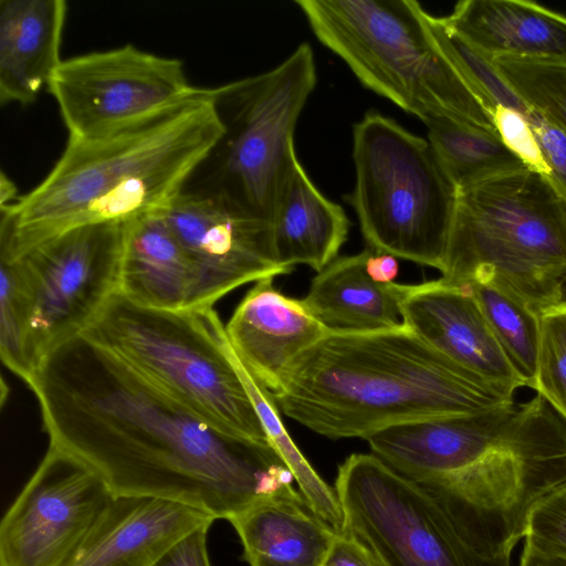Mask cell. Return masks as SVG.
<instances>
[{
	"label": "cell",
	"mask_w": 566,
	"mask_h": 566,
	"mask_svg": "<svg viewBox=\"0 0 566 566\" xmlns=\"http://www.w3.org/2000/svg\"><path fill=\"white\" fill-rule=\"evenodd\" d=\"M368 247L355 255L336 258L313 279L302 298L331 332H371L406 326L403 284L379 283L367 271Z\"/></svg>",
	"instance_id": "603a6c76"
},
{
	"label": "cell",
	"mask_w": 566,
	"mask_h": 566,
	"mask_svg": "<svg viewBox=\"0 0 566 566\" xmlns=\"http://www.w3.org/2000/svg\"><path fill=\"white\" fill-rule=\"evenodd\" d=\"M526 120L551 168L556 188L566 197V134L533 109Z\"/></svg>",
	"instance_id": "d6a6232c"
},
{
	"label": "cell",
	"mask_w": 566,
	"mask_h": 566,
	"mask_svg": "<svg viewBox=\"0 0 566 566\" xmlns=\"http://www.w3.org/2000/svg\"><path fill=\"white\" fill-rule=\"evenodd\" d=\"M323 566H381L370 551L347 532L336 534Z\"/></svg>",
	"instance_id": "e575fe53"
},
{
	"label": "cell",
	"mask_w": 566,
	"mask_h": 566,
	"mask_svg": "<svg viewBox=\"0 0 566 566\" xmlns=\"http://www.w3.org/2000/svg\"><path fill=\"white\" fill-rule=\"evenodd\" d=\"M123 223L70 230L14 259L29 304L28 353L33 374L42 359L82 335L118 293Z\"/></svg>",
	"instance_id": "8fae6325"
},
{
	"label": "cell",
	"mask_w": 566,
	"mask_h": 566,
	"mask_svg": "<svg viewBox=\"0 0 566 566\" xmlns=\"http://www.w3.org/2000/svg\"><path fill=\"white\" fill-rule=\"evenodd\" d=\"M91 465L50 444L0 525V566H69L115 500Z\"/></svg>",
	"instance_id": "4fadbf2b"
},
{
	"label": "cell",
	"mask_w": 566,
	"mask_h": 566,
	"mask_svg": "<svg viewBox=\"0 0 566 566\" xmlns=\"http://www.w3.org/2000/svg\"><path fill=\"white\" fill-rule=\"evenodd\" d=\"M1 261L0 354L3 364L25 384L33 369L28 353L29 304L11 262Z\"/></svg>",
	"instance_id": "f546056e"
},
{
	"label": "cell",
	"mask_w": 566,
	"mask_h": 566,
	"mask_svg": "<svg viewBox=\"0 0 566 566\" xmlns=\"http://www.w3.org/2000/svg\"><path fill=\"white\" fill-rule=\"evenodd\" d=\"M229 522L251 566H323L338 534L294 489L256 502Z\"/></svg>",
	"instance_id": "44dd1931"
},
{
	"label": "cell",
	"mask_w": 566,
	"mask_h": 566,
	"mask_svg": "<svg viewBox=\"0 0 566 566\" xmlns=\"http://www.w3.org/2000/svg\"><path fill=\"white\" fill-rule=\"evenodd\" d=\"M348 230L344 209L315 187L295 155L272 219L277 262L290 270L306 264L318 273L336 259Z\"/></svg>",
	"instance_id": "7402d4cb"
},
{
	"label": "cell",
	"mask_w": 566,
	"mask_h": 566,
	"mask_svg": "<svg viewBox=\"0 0 566 566\" xmlns=\"http://www.w3.org/2000/svg\"><path fill=\"white\" fill-rule=\"evenodd\" d=\"M14 182L3 172L0 175V208L14 202L19 197Z\"/></svg>",
	"instance_id": "74e56055"
},
{
	"label": "cell",
	"mask_w": 566,
	"mask_h": 566,
	"mask_svg": "<svg viewBox=\"0 0 566 566\" xmlns=\"http://www.w3.org/2000/svg\"><path fill=\"white\" fill-rule=\"evenodd\" d=\"M396 259L397 258L391 254L379 252L370 248L366 263L368 274L376 282L392 283L399 269Z\"/></svg>",
	"instance_id": "d590c367"
},
{
	"label": "cell",
	"mask_w": 566,
	"mask_h": 566,
	"mask_svg": "<svg viewBox=\"0 0 566 566\" xmlns=\"http://www.w3.org/2000/svg\"><path fill=\"white\" fill-rule=\"evenodd\" d=\"M446 23L491 59H566V15L527 0H463Z\"/></svg>",
	"instance_id": "ffe728a7"
},
{
	"label": "cell",
	"mask_w": 566,
	"mask_h": 566,
	"mask_svg": "<svg viewBox=\"0 0 566 566\" xmlns=\"http://www.w3.org/2000/svg\"><path fill=\"white\" fill-rule=\"evenodd\" d=\"M493 122L504 145L524 166L554 182L551 168L526 118L512 108L496 106Z\"/></svg>",
	"instance_id": "1f68e13d"
},
{
	"label": "cell",
	"mask_w": 566,
	"mask_h": 566,
	"mask_svg": "<svg viewBox=\"0 0 566 566\" xmlns=\"http://www.w3.org/2000/svg\"><path fill=\"white\" fill-rule=\"evenodd\" d=\"M210 526H201L171 545L151 566H211L207 534Z\"/></svg>",
	"instance_id": "836d02e7"
},
{
	"label": "cell",
	"mask_w": 566,
	"mask_h": 566,
	"mask_svg": "<svg viewBox=\"0 0 566 566\" xmlns=\"http://www.w3.org/2000/svg\"><path fill=\"white\" fill-rule=\"evenodd\" d=\"M224 331L237 357L271 392L294 361L331 332L302 300L281 293L272 277L255 282Z\"/></svg>",
	"instance_id": "2e32d148"
},
{
	"label": "cell",
	"mask_w": 566,
	"mask_h": 566,
	"mask_svg": "<svg viewBox=\"0 0 566 566\" xmlns=\"http://www.w3.org/2000/svg\"><path fill=\"white\" fill-rule=\"evenodd\" d=\"M442 279L488 283L541 310L566 284V197L522 168L458 191Z\"/></svg>",
	"instance_id": "5b68a950"
},
{
	"label": "cell",
	"mask_w": 566,
	"mask_h": 566,
	"mask_svg": "<svg viewBox=\"0 0 566 566\" xmlns=\"http://www.w3.org/2000/svg\"><path fill=\"white\" fill-rule=\"evenodd\" d=\"M197 270L161 212L123 223L118 294L144 307L192 308Z\"/></svg>",
	"instance_id": "ac0fdd59"
},
{
	"label": "cell",
	"mask_w": 566,
	"mask_h": 566,
	"mask_svg": "<svg viewBox=\"0 0 566 566\" xmlns=\"http://www.w3.org/2000/svg\"><path fill=\"white\" fill-rule=\"evenodd\" d=\"M83 335L214 427L270 444L213 306L149 308L116 293Z\"/></svg>",
	"instance_id": "8992f818"
},
{
	"label": "cell",
	"mask_w": 566,
	"mask_h": 566,
	"mask_svg": "<svg viewBox=\"0 0 566 566\" xmlns=\"http://www.w3.org/2000/svg\"><path fill=\"white\" fill-rule=\"evenodd\" d=\"M226 132L213 88L91 139L69 138L46 177L0 208V256L14 259L70 230L160 212Z\"/></svg>",
	"instance_id": "3957f363"
},
{
	"label": "cell",
	"mask_w": 566,
	"mask_h": 566,
	"mask_svg": "<svg viewBox=\"0 0 566 566\" xmlns=\"http://www.w3.org/2000/svg\"><path fill=\"white\" fill-rule=\"evenodd\" d=\"M160 212L195 263V307L213 306L243 284L292 271L276 260L272 223L239 209L212 187L184 190Z\"/></svg>",
	"instance_id": "5bb4252c"
},
{
	"label": "cell",
	"mask_w": 566,
	"mask_h": 566,
	"mask_svg": "<svg viewBox=\"0 0 566 566\" xmlns=\"http://www.w3.org/2000/svg\"><path fill=\"white\" fill-rule=\"evenodd\" d=\"M405 324L475 378L516 392L527 387L495 339L469 284L444 279L406 285Z\"/></svg>",
	"instance_id": "9a60e30c"
},
{
	"label": "cell",
	"mask_w": 566,
	"mask_h": 566,
	"mask_svg": "<svg viewBox=\"0 0 566 566\" xmlns=\"http://www.w3.org/2000/svg\"><path fill=\"white\" fill-rule=\"evenodd\" d=\"M526 105L566 134V59H493Z\"/></svg>",
	"instance_id": "83f0119b"
},
{
	"label": "cell",
	"mask_w": 566,
	"mask_h": 566,
	"mask_svg": "<svg viewBox=\"0 0 566 566\" xmlns=\"http://www.w3.org/2000/svg\"><path fill=\"white\" fill-rule=\"evenodd\" d=\"M316 81L313 50L302 43L274 69L213 88L226 132L213 151L212 188L260 220L272 223L296 155V123Z\"/></svg>",
	"instance_id": "9c48e42d"
},
{
	"label": "cell",
	"mask_w": 566,
	"mask_h": 566,
	"mask_svg": "<svg viewBox=\"0 0 566 566\" xmlns=\"http://www.w3.org/2000/svg\"><path fill=\"white\" fill-rule=\"evenodd\" d=\"M524 538L539 552L566 557V484L535 506Z\"/></svg>",
	"instance_id": "4dcf8cb0"
},
{
	"label": "cell",
	"mask_w": 566,
	"mask_h": 566,
	"mask_svg": "<svg viewBox=\"0 0 566 566\" xmlns=\"http://www.w3.org/2000/svg\"><path fill=\"white\" fill-rule=\"evenodd\" d=\"M424 17L442 53L492 115L496 106L512 108L525 118L530 115L532 109L509 85L493 59L453 31L443 18L433 17L427 11Z\"/></svg>",
	"instance_id": "4316f807"
},
{
	"label": "cell",
	"mask_w": 566,
	"mask_h": 566,
	"mask_svg": "<svg viewBox=\"0 0 566 566\" xmlns=\"http://www.w3.org/2000/svg\"><path fill=\"white\" fill-rule=\"evenodd\" d=\"M67 3L0 1V104L29 105L60 66Z\"/></svg>",
	"instance_id": "d6986e66"
},
{
	"label": "cell",
	"mask_w": 566,
	"mask_h": 566,
	"mask_svg": "<svg viewBox=\"0 0 566 566\" xmlns=\"http://www.w3.org/2000/svg\"><path fill=\"white\" fill-rule=\"evenodd\" d=\"M271 394L284 415L331 439H367L391 426L515 401L514 391L470 375L407 325L329 332Z\"/></svg>",
	"instance_id": "277c9868"
},
{
	"label": "cell",
	"mask_w": 566,
	"mask_h": 566,
	"mask_svg": "<svg viewBox=\"0 0 566 566\" xmlns=\"http://www.w3.org/2000/svg\"><path fill=\"white\" fill-rule=\"evenodd\" d=\"M563 301H566V284H565L564 291H563Z\"/></svg>",
	"instance_id": "f35d334b"
},
{
	"label": "cell",
	"mask_w": 566,
	"mask_h": 566,
	"mask_svg": "<svg viewBox=\"0 0 566 566\" xmlns=\"http://www.w3.org/2000/svg\"><path fill=\"white\" fill-rule=\"evenodd\" d=\"M230 349L268 440L292 472L302 497L308 507L336 533L344 532V513L336 492L316 473L292 440L281 420L279 407L271 391L247 369L231 347Z\"/></svg>",
	"instance_id": "d4e9b609"
},
{
	"label": "cell",
	"mask_w": 566,
	"mask_h": 566,
	"mask_svg": "<svg viewBox=\"0 0 566 566\" xmlns=\"http://www.w3.org/2000/svg\"><path fill=\"white\" fill-rule=\"evenodd\" d=\"M467 284L505 356L526 386L532 388L539 339L538 312L495 285Z\"/></svg>",
	"instance_id": "484cf974"
},
{
	"label": "cell",
	"mask_w": 566,
	"mask_h": 566,
	"mask_svg": "<svg viewBox=\"0 0 566 566\" xmlns=\"http://www.w3.org/2000/svg\"><path fill=\"white\" fill-rule=\"evenodd\" d=\"M366 440L490 557L511 556L535 506L566 484V420L537 394L485 412L391 426Z\"/></svg>",
	"instance_id": "7a4b0ae2"
},
{
	"label": "cell",
	"mask_w": 566,
	"mask_h": 566,
	"mask_svg": "<svg viewBox=\"0 0 566 566\" xmlns=\"http://www.w3.org/2000/svg\"><path fill=\"white\" fill-rule=\"evenodd\" d=\"M317 40L376 94L495 130L493 116L436 43L415 0H296Z\"/></svg>",
	"instance_id": "52a82bcc"
},
{
	"label": "cell",
	"mask_w": 566,
	"mask_h": 566,
	"mask_svg": "<svg viewBox=\"0 0 566 566\" xmlns=\"http://www.w3.org/2000/svg\"><path fill=\"white\" fill-rule=\"evenodd\" d=\"M214 520L180 503L116 496L69 566H151L185 535Z\"/></svg>",
	"instance_id": "e0dca14e"
},
{
	"label": "cell",
	"mask_w": 566,
	"mask_h": 566,
	"mask_svg": "<svg viewBox=\"0 0 566 566\" xmlns=\"http://www.w3.org/2000/svg\"><path fill=\"white\" fill-rule=\"evenodd\" d=\"M27 385L50 444L91 465L115 496L230 521L293 489L271 444L214 427L83 334L48 354Z\"/></svg>",
	"instance_id": "6da1fadb"
},
{
	"label": "cell",
	"mask_w": 566,
	"mask_h": 566,
	"mask_svg": "<svg viewBox=\"0 0 566 566\" xmlns=\"http://www.w3.org/2000/svg\"><path fill=\"white\" fill-rule=\"evenodd\" d=\"M335 492L349 533L381 566H512L460 534L422 486L375 454L354 453L338 468Z\"/></svg>",
	"instance_id": "30bf717a"
},
{
	"label": "cell",
	"mask_w": 566,
	"mask_h": 566,
	"mask_svg": "<svg viewBox=\"0 0 566 566\" xmlns=\"http://www.w3.org/2000/svg\"><path fill=\"white\" fill-rule=\"evenodd\" d=\"M69 138L91 139L187 96L185 64L133 44L63 60L49 85Z\"/></svg>",
	"instance_id": "7c38bea8"
},
{
	"label": "cell",
	"mask_w": 566,
	"mask_h": 566,
	"mask_svg": "<svg viewBox=\"0 0 566 566\" xmlns=\"http://www.w3.org/2000/svg\"><path fill=\"white\" fill-rule=\"evenodd\" d=\"M518 566H566V557L545 554L524 544Z\"/></svg>",
	"instance_id": "8d00e7d4"
},
{
	"label": "cell",
	"mask_w": 566,
	"mask_h": 566,
	"mask_svg": "<svg viewBox=\"0 0 566 566\" xmlns=\"http://www.w3.org/2000/svg\"><path fill=\"white\" fill-rule=\"evenodd\" d=\"M428 142L457 190L497 175L526 168L497 132L452 117L431 114L421 119Z\"/></svg>",
	"instance_id": "cb8c5ba5"
},
{
	"label": "cell",
	"mask_w": 566,
	"mask_h": 566,
	"mask_svg": "<svg viewBox=\"0 0 566 566\" xmlns=\"http://www.w3.org/2000/svg\"><path fill=\"white\" fill-rule=\"evenodd\" d=\"M539 339L532 389L566 420V302L538 312Z\"/></svg>",
	"instance_id": "f1b7e54d"
},
{
	"label": "cell",
	"mask_w": 566,
	"mask_h": 566,
	"mask_svg": "<svg viewBox=\"0 0 566 566\" xmlns=\"http://www.w3.org/2000/svg\"><path fill=\"white\" fill-rule=\"evenodd\" d=\"M348 197L368 247L441 270L458 190L429 142L368 112L353 127Z\"/></svg>",
	"instance_id": "ba28073f"
}]
</instances>
